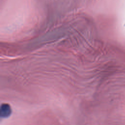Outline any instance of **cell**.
Returning <instances> with one entry per match:
<instances>
[{
    "instance_id": "cell-1",
    "label": "cell",
    "mask_w": 125,
    "mask_h": 125,
    "mask_svg": "<svg viewBox=\"0 0 125 125\" xmlns=\"http://www.w3.org/2000/svg\"><path fill=\"white\" fill-rule=\"evenodd\" d=\"M12 109L9 104L3 103L0 107V117L1 118H6L9 117L12 113Z\"/></svg>"
}]
</instances>
